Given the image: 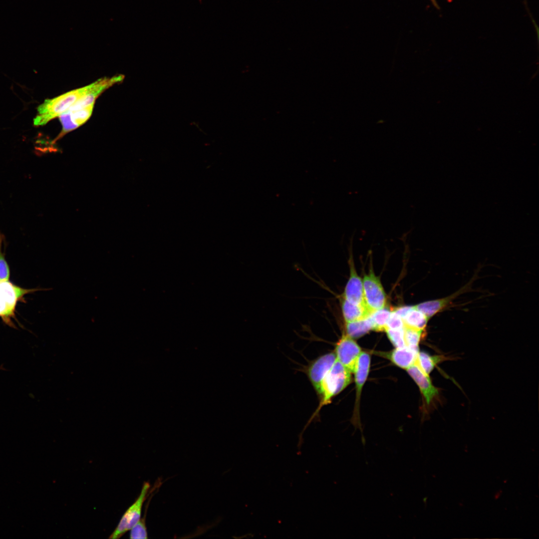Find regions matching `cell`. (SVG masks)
Segmentation results:
<instances>
[{
    "instance_id": "cell-1",
    "label": "cell",
    "mask_w": 539,
    "mask_h": 539,
    "mask_svg": "<svg viewBox=\"0 0 539 539\" xmlns=\"http://www.w3.org/2000/svg\"><path fill=\"white\" fill-rule=\"evenodd\" d=\"M88 85L75 89L55 97L45 99L39 105L33 119L35 126H43L67 112L87 90Z\"/></svg>"
},
{
    "instance_id": "cell-2",
    "label": "cell",
    "mask_w": 539,
    "mask_h": 539,
    "mask_svg": "<svg viewBox=\"0 0 539 539\" xmlns=\"http://www.w3.org/2000/svg\"><path fill=\"white\" fill-rule=\"evenodd\" d=\"M351 372L337 360L322 379L318 391L319 403L309 421L315 417L320 409L330 403L331 399L341 392L351 381Z\"/></svg>"
},
{
    "instance_id": "cell-3",
    "label": "cell",
    "mask_w": 539,
    "mask_h": 539,
    "mask_svg": "<svg viewBox=\"0 0 539 539\" xmlns=\"http://www.w3.org/2000/svg\"><path fill=\"white\" fill-rule=\"evenodd\" d=\"M40 289H27L7 281H0V317L10 326H15L12 319L15 318V311L18 301L23 300L25 294Z\"/></svg>"
},
{
    "instance_id": "cell-4",
    "label": "cell",
    "mask_w": 539,
    "mask_h": 539,
    "mask_svg": "<svg viewBox=\"0 0 539 539\" xmlns=\"http://www.w3.org/2000/svg\"><path fill=\"white\" fill-rule=\"evenodd\" d=\"M150 485L145 482L135 502L126 511L109 539H119L130 530L140 520L143 504L149 492Z\"/></svg>"
},
{
    "instance_id": "cell-5",
    "label": "cell",
    "mask_w": 539,
    "mask_h": 539,
    "mask_svg": "<svg viewBox=\"0 0 539 539\" xmlns=\"http://www.w3.org/2000/svg\"><path fill=\"white\" fill-rule=\"evenodd\" d=\"M362 282L365 304L371 313L385 307L386 294L379 278L375 275L372 268L364 276Z\"/></svg>"
},
{
    "instance_id": "cell-6",
    "label": "cell",
    "mask_w": 539,
    "mask_h": 539,
    "mask_svg": "<svg viewBox=\"0 0 539 539\" xmlns=\"http://www.w3.org/2000/svg\"><path fill=\"white\" fill-rule=\"evenodd\" d=\"M361 352L358 344L345 333L342 335L335 345L334 353L336 360L351 372H354Z\"/></svg>"
},
{
    "instance_id": "cell-7",
    "label": "cell",
    "mask_w": 539,
    "mask_h": 539,
    "mask_svg": "<svg viewBox=\"0 0 539 539\" xmlns=\"http://www.w3.org/2000/svg\"><path fill=\"white\" fill-rule=\"evenodd\" d=\"M124 78V76L123 75L110 77H105L89 84L87 91L67 112L78 110L91 104H94L95 100L104 91L112 85L121 82Z\"/></svg>"
},
{
    "instance_id": "cell-8",
    "label": "cell",
    "mask_w": 539,
    "mask_h": 539,
    "mask_svg": "<svg viewBox=\"0 0 539 539\" xmlns=\"http://www.w3.org/2000/svg\"><path fill=\"white\" fill-rule=\"evenodd\" d=\"M370 365V356L365 352H362L358 360L355 370L353 373L355 374V382L356 385V401L354 410V414L353 418V424L355 428L361 429V425L359 420L358 407L361 393L362 387L368 377Z\"/></svg>"
},
{
    "instance_id": "cell-9",
    "label": "cell",
    "mask_w": 539,
    "mask_h": 539,
    "mask_svg": "<svg viewBox=\"0 0 539 539\" xmlns=\"http://www.w3.org/2000/svg\"><path fill=\"white\" fill-rule=\"evenodd\" d=\"M336 360L334 352H329L317 357L309 365L307 374L316 392L320 383Z\"/></svg>"
},
{
    "instance_id": "cell-10",
    "label": "cell",
    "mask_w": 539,
    "mask_h": 539,
    "mask_svg": "<svg viewBox=\"0 0 539 539\" xmlns=\"http://www.w3.org/2000/svg\"><path fill=\"white\" fill-rule=\"evenodd\" d=\"M94 105L91 104L82 109L68 111L59 116L58 118L62 125V130L54 142L85 123L92 113Z\"/></svg>"
},
{
    "instance_id": "cell-11",
    "label": "cell",
    "mask_w": 539,
    "mask_h": 539,
    "mask_svg": "<svg viewBox=\"0 0 539 539\" xmlns=\"http://www.w3.org/2000/svg\"><path fill=\"white\" fill-rule=\"evenodd\" d=\"M406 370L418 386L427 404H430L439 395V392L438 389L432 384L429 374L421 367L417 359L415 363Z\"/></svg>"
},
{
    "instance_id": "cell-12",
    "label": "cell",
    "mask_w": 539,
    "mask_h": 539,
    "mask_svg": "<svg viewBox=\"0 0 539 539\" xmlns=\"http://www.w3.org/2000/svg\"><path fill=\"white\" fill-rule=\"evenodd\" d=\"M349 263L350 276L341 296L351 302L367 307L364 299L362 280L357 273L351 256Z\"/></svg>"
},
{
    "instance_id": "cell-13",
    "label": "cell",
    "mask_w": 539,
    "mask_h": 539,
    "mask_svg": "<svg viewBox=\"0 0 539 539\" xmlns=\"http://www.w3.org/2000/svg\"><path fill=\"white\" fill-rule=\"evenodd\" d=\"M467 287H464L459 291L447 297L438 299L427 301L414 306L417 309L422 312L428 319L442 311L459 294L466 290Z\"/></svg>"
},
{
    "instance_id": "cell-14",
    "label": "cell",
    "mask_w": 539,
    "mask_h": 539,
    "mask_svg": "<svg viewBox=\"0 0 539 539\" xmlns=\"http://www.w3.org/2000/svg\"><path fill=\"white\" fill-rule=\"evenodd\" d=\"M417 352L405 346L396 348L390 352L384 355L397 366L407 369L413 365L418 357Z\"/></svg>"
},
{
    "instance_id": "cell-15",
    "label": "cell",
    "mask_w": 539,
    "mask_h": 539,
    "mask_svg": "<svg viewBox=\"0 0 539 539\" xmlns=\"http://www.w3.org/2000/svg\"><path fill=\"white\" fill-rule=\"evenodd\" d=\"M342 315L345 322H352L368 317L371 312L365 306L351 302L341 296Z\"/></svg>"
},
{
    "instance_id": "cell-16",
    "label": "cell",
    "mask_w": 539,
    "mask_h": 539,
    "mask_svg": "<svg viewBox=\"0 0 539 539\" xmlns=\"http://www.w3.org/2000/svg\"><path fill=\"white\" fill-rule=\"evenodd\" d=\"M371 330H373V325L369 316L356 321L345 322V334L352 338L360 337Z\"/></svg>"
},
{
    "instance_id": "cell-17",
    "label": "cell",
    "mask_w": 539,
    "mask_h": 539,
    "mask_svg": "<svg viewBox=\"0 0 539 539\" xmlns=\"http://www.w3.org/2000/svg\"><path fill=\"white\" fill-rule=\"evenodd\" d=\"M402 319L404 325L424 330L429 319L414 306H411Z\"/></svg>"
},
{
    "instance_id": "cell-18",
    "label": "cell",
    "mask_w": 539,
    "mask_h": 539,
    "mask_svg": "<svg viewBox=\"0 0 539 539\" xmlns=\"http://www.w3.org/2000/svg\"><path fill=\"white\" fill-rule=\"evenodd\" d=\"M450 359L444 355H430L425 352H419L417 360L422 369L429 374L437 364Z\"/></svg>"
},
{
    "instance_id": "cell-19",
    "label": "cell",
    "mask_w": 539,
    "mask_h": 539,
    "mask_svg": "<svg viewBox=\"0 0 539 539\" xmlns=\"http://www.w3.org/2000/svg\"><path fill=\"white\" fill-rule=\"evenodd\" d=\"M391 312L385 307L373 312L370 315L373 330L380 331L384 330Z\"/></svg>"
},
{
    "instance_id": "cell-20",
    "label": "cell",
    "mask_w": 539,
    "mask_h": 539,
    "mask_svg": "<svg viewBox=\"0 0 539 539\" xmlns=\"http://www.w3.org/2000/svg\"><path fill=\"white\" fill-rule=\"evenodd\" d=\"M423 332V330L404 325V334L406 346L419 352V343Z\"/></svg>"
},
{
    "instance_id": "cell-21",
    "label": "cell",
    "mask_w": 539,
    "mask_h": 539,
    "mask_svg": "<svg viewBox=\"0 0 539 539\" xmlns=\"http://www.w3.org/2000/svg\"><path fill=\"white\" fill-rule=\"evenodd\" d=\"M4 242V237L0 233V281L9 280L10 276L9 266L5 260L4 253L2 251V245Z\"/></svg>"
},
{
    "instance_id": "cell-22",
    "label": "cell",
    "mask_w": 539,
    "mask_h": 539,
    "mask_svg": "<svg viewBox=\"0 0 539 539\" xmlns=\"http://www.w3.org/2000/svg\"><path fill=\"white\" fill-rule=\"evenodd\" d=\"M384 330L387 333L388 338L396 348L402 347L406 346L404 339V328L394 329L386 328Z\"/></svg>"
},
{
    "instance_id": "cell-23",
    "label": "cell",
    "mask_w": 539,
    "mask_h": 539,
    "mask_svg": "<svg viewBox=\"0 0 539 539\" xmlns=\"http://www.w3.org/2000/svg\"><path fill=\"white\" fill-rule=\"evenodd\" d=\"M130 530V539H147L148 537L145 519L144 518L140 519Z\"/></svg>"
},
{
    "instance_id": "cell-24",
    "label": "cell",
    "mask_w": 539,
    "mask_h": 539,
    "mask_svg": "<svg viewBox=\"0 0 539 539\" xmlns=\"http://www.w3.org/2000/svg\"><path fill=\"white\" fill-rule=\"evenodd\" d=\"M404 324L403 319L394 311L391 312L386 324V328L390 329H403Z\"/></svg>"
},
{
    "instance_id": "cell-25",
    "label": "cell",
    "mask_w": 539,
    "mask_h": 539,
    "mask_svg": "<svg viewBox=\"0 0 539 539\" xmlns=\"http://www.w3.org/2000/svg\"><path fill=\"white\" fill-rule=\"evenodd\" d=\"M411 306H403L397 308L394 311L402 319Z\"/></svg>"
}]
</instances>
